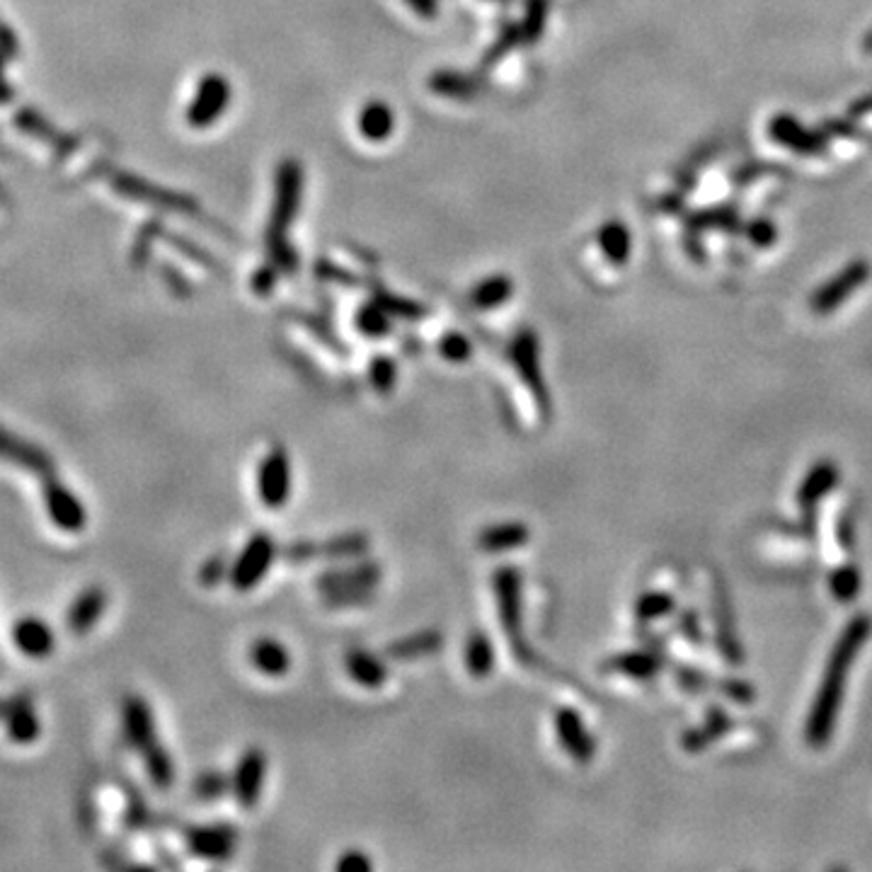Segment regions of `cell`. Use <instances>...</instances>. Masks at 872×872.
Here are the masks:
<instances>
[{"mask_svg":"<svg viewBox=\"0 0 872 872\" xmlns=\"http://www.w3.org/2000/svg\"><path fill=\"white\" fill-rule=\"evenodd\" d=\"M839 538H841V545H843V550H851L853 548V524L848 519H843L841 521V526H839Z\"/></svg>","mask_w":872,"mask_h":872,"instance_id":"e575fe53","label":"cell"},{"mask_svg":"<svg viewBox=\"0 0 872 872\" xmlns=\"http://www.w3.org/2000/svg\"><path fill=\"white\" fill-rule=\"evenodd\" d=\"M42 483L44 504H47L51 524L66 533L83 531L85 524H88V512H85L83 502L56 478V473L49 475V478H42Z\"/></svg>","mask_w":872,"mask_h":872,"instance_id":"52a82bcc","label":"cell"},{"mask_svg":"<svg viewBox=\"0 0 872 872\" xmlns=\"http://www.w3.org/2000/svg\"><path fill=\"white\" fill-rule=\"evenodd\" d=\"M492 592H495L497 616L502 630L519 657H526L524 635V582L516 567H497L492 575Z\"/></svg>","mask_w":872,"mask_h":872,"instance_id":"3957f363","label":"cell"},{"mask_svg":"<svg viewBox=\"0 0 872 872\" xmlns=\"http://www.w3.org/2000/svg\"><path fill=\"white\" fill-rule=\"evenodd\" d=\"M872 633V618L868 613H858L846 628L841 630L839 640H836L834 650L829 654V662L822 674V684H819L817 696L810 708L805 722V742L812 749H822L829 744L831 734L836 730V720H839V710L843 703V693H846V676L856 664L860 650L865 647Z\"/></svg>","mask_w":872,"mask_h":872,"instance_id":"6da1fadb","label":"cell"},{"mask_svg":"<svg viewBox=\"0 0 872 872\" xmlns=\"http://www.w3.org/2000/svg\"><path fill=\"white\" fill-rule=\"evenodd\" d=\"M294 468L284 446H272L257 468V497L269 512H279L291 497Z\"/></svg>","mask_w":872,"mask_h":872,"instance_id":"5b68a950","label":"cell"},{"mask_svg":"<svg viewBox=\"0 0 872 872\" xmlns=\"http://www.w3.org/2000/svg\"><path fill=\"white\" fill-rule=\"evenodd\" d=\"M315 555H320V543L313 541H296L289 548H284V558L296 562V565H303V562L315 558Z\"/></svg>","mask_w":872,"mask_h":872,"instance_id":"4dcf8cb0","label":"cell"},{"mask_svg":"<svg viewBox=\"0 0 872 872\" xmlns=\"http://www.w3.org/2000/svg\"><path fill=\"white\" fill-rule=\"evenodd\" d=\"M497 650L485 630H473L463 645V667L473 679H487L495 671Z\"/></svg>","mask_w":872,"mask_h":872,"instance_id":"ffe728a7","label":"cell"},{"mask_svg":"<svg viewBox=\"0 0 872 872\" xmlns=\"http://www.w3.org/2000/svg\"><path fill=\"white\" fill-rule=\"evenodd\" d=\"M335 870L337 872H369V870H374V860L366 856L364 851L352 848V851H344L342 856L337 858Z\"/></svg>","mask_w":872,"mask_h":872,"instance_id":"f1b7e54d","label":"cell"},{"mask_svg":"<svg viewBox=\"0 0 872 872\" xmlns=\"http://www.w3.org/2000/svg\"><path fill=\"white\" fill-rule=\"evenodd\" d=\"M371 550V541L366 533L361 531H347L337 533V536L327 538L320 543V558H327L332 562H349V560H361Z\"/></svg>","mask_w":872,"mask_h":872,"instance_id":"7402d4cb","label":"cell"},{"mask_svg":"<svg viewBox=\"0 0 872 872\" xmlns=\"http://www.w3.org/2000/svg\"><path fill=\"white\" fill-rule=\"evenodd\" d=\"M267 778V754L262 749L250 747L243 751L231 776V795L243 810H255L262 797Z\"/></svg>","mask_w":872,"mask_h":872,"instance_id":"8992f818","label":"cell"},{"mask_svg":"<svg viewBox=\"0 0 872 872\" xmlns=\"http://www.w3.org/2000/svg\"><path fill=\"white\" fill-rule=\"evenodd\" d=\"M676 601L674 596L667 592H659V589H652V592H645L642 596H638V601H635V618H638V623H652L659 621V618L669 616V613H674Z\"/></svg>","mask_w":872,"mask_h":872,"instance_id":"d4e9b609","label":"cell"},{"mask_svg":"<svg viewBox=\"0 0 872 872\" xmlns=\"http://www.w3.org/2000/svg\"><path fill=\"white\" fill-rule=\"evenodd\" d=\"M553 727L560 747L567 751V756L572 761L579 763V766H587V763L594 761L596 742L592 732H589L587 722L582 720V715L575 708H567L565 705V708L555 710Z\"/></svg>","mask_w":872,"mask_h":872,"instance_id":"9c48e42d","label":"cell"},{"mask_svg":"<svg viewBox=\"0 0 872 872\" xmlns=\"http://www.w3.org/2000/svg\"><path fill=\"white\" fill-rule=\"evenodd\" d=\"M13 701H15V696L13 698H0V722H5V717H8L10 708H13Z\"/></svg>","mask_w":872,"mask_h":872,"instance_id":"d590c367","label":"cell"},{"mask_svg":"<svg viewBox=\"0 0 872 872\" xmlns=\"http://www.w3.org/2000/svg\"><path fill=\"white\" fill-rule=\"evenodd\" d=\"M274 558H277V541H274V536H269L265 531L255 533L245 543V548L240 550L238 558L233 560L228 584L238 594L252 592V589L260 587L262 579L272 570Z\"/></svg>","mask_w":872,"mask_h":872,"instance_id":"277c9868","label":"cell"},{"mask_svg":"<svg viewBox=\"0 0 872 872\" xmlns=\"http://www.w3.org/2000/svg\"><path fill=\"white\" fill-rule=\"evenodd\" d=\"M393 364L390 361H378L376 369H374V386L378 393H390V386H393Z\"/></svg>","mask_w":872,"mask_h":872,"instance_id":"d6a6232c","label":"cell"},{"mask_svg":"<svg viewBox=\"0 0 872 872\" xmlns=\"http://www.w3.org/2000/svg\"><path fill=\"white\" fill-rule=\"evenodd\" d=\"M720 688H722V693H725V696L730 698L732 703L749 705L751 701H754V688H751L749 684H744V681H739V679L722 681Z\"/></svg>","mask_w":872,"mask_h":872,"instance_id":"f546056e","label":"cell"},{"mask_svg":"<svg viewBox=\"0 0 872 872\" xmlns=\"http://www.w3.org/2000/svg\"><path fill=\"white\" fill-rule=\"evenodd\" d=\"M250 664L260 671L262 676L269 679H281V676L289 674L291 669V654L274 638H260L250 645L248 650Z\"/></svg>","mask_w":872,"mask_h":872,"instance_id":"d6986e66","label":"cell"},{"mask_svg":"<svg viewBox=\"0 0 872 872\" xmlns=\"http://www.w3.org/2000/svg\"><path fill=\"white\" fill-rule=\"evenodd\" d=\"M681 633L691 642H701V625H698L693 611H686L684 618H681Z\"/></svg>","mask_w":872,"mask_h":872,"instance_id":"836d02e7","label":"cell"},{"mask_svg":"<svg viewBox=\"0 0 872 872\" xmlns=\"http://www.w3.org/2000/svg\"><path fill=\"white\" fill-rule=\"evenodd\" d=\"M192 793L199 802H218L231 793V776L221 771H204L194 778Z\"/></svg>","mask_w":872,"mask_h":872,"instance_id":"484cf974","label":"cell"},{"mask_svg":"<svg viewBox=\"0 0 872 872\" xmlns=\"http://www.w3.org/2000/svg\"><path fill=\"white\" fill-rule=\"evenodd\" d=\"M727 730H730V717H727V713L720 708V705H713V708L708 710V715H705L703 725L693 727V730H688L684 734L681 747L691 751V754L693 751H703L708 744H713L715 739H720Z\"/></svg>","mask_w":872,"mask_h":872,"instance_id":"603a6c76","label":"cell"},{"mask_svg":"<svg viewBox=\"0 0 872 872\" xmlns=\"http://www.w3.org/2000/svg\"><path fill=\"white\" fill-rule=\"evenodd\" d=\"M143 766H146L148 778H151L156 788H170L172 780H175V763H172L168 749L160 742L143 751Z\"/></svg>","mask_w":872,"mask_h":872,"instance_id":"cb8c5ba5","label":"cell"},{"mask_svg":"<svg viewBox=\"0 0 872 872\" xmlns=\"http://www.w3.org/2000/svg\"><path fill=\"white\" fill-rule=\"evenodd\" d=\"M0 458L15 463L17 468L30 470L37 478H49V475L56 473V463L49 451L32 444V441L22 439V436L8 432L5 427H0Z\"/></svg>","mask_w":872,"mask_h":872,"instance_id":"8fae6325","label":"cell"},{"mask_svg":"<svg viewBox=\"0 0 872 872\" xmlns=\"http://www.w3.org/2000/svg\"><path fill=\"white\" fill-rule=\"evenodd\" d=\"M13 642L20 652H25L27 657L42 659L49 657L56 647L54 630L49 628L42 618L25 616L13 625Z\"/></svg>","mask_w":872,"mask_h":872,"instance_id":"9a60e30c","label":"cell"},{"mask_svg":"<svg viewBox=\"0 0 872 872\" xmlns=\"http://www.w3.org/2000/svg\"><path fill=\"white\" fill-rule=\"evenodd\" d=\"M441 647H444V633L436 628H424L390 642L386 647V657L393 662H415V659L432 657Z\"/></svg>","mask_w":872,"mask_h":872,"instance_id":"e0dca14e","label":"cell"},{"mask_svg":"<svg viewBox=\"0 0 872 872\" xmlns=\"http://www.w3.org/2000/svg\"><path fill=\"white\" fill-rule=\"evenodd\" d=\"M228 577H231V565H228V560L223 555H211L199 567V582L204 587H218Z\"/></svg>","mask_w":872,"mask_h":872,"instance_id":"83f0119b","label":"cell"},{"mask_svg":"<svg viewBox=\"0 0 872 872\" xmlns=\"http://www.w3.org/2000/svg\"><path fill=\"white\" fill-rule=\"evenodd\" d=\"M601 669L616 671V674H623L635 681H650L659 674V669H662V659L652 652L633 650V652L613 654L611 659H606Z\"/></svg>","mask_w":872,"mask_h":872,"instance_id":"44dd1931","label":"cell"},{"mask_svg":"<svg viewBox=\"0 0 872 872\" xmlns=\"http://www.w3.org/2000/svg\"><path fill=\"white\" fill-rule=\"evenodd\" d=\"M529 541H531V529L526 524H521V521L492 524V526H485V529L478 533V548L490 555L512 553V550L524 548Z\"/></svg>","mask_w":872,"mask_h":872,"instance_id":"2e32d148","label":"cell"},{"mask_svg":"<svg viewBox=\"0 0 872 872\" xmlns=\"http://www.w3.org/2000/svg\"><path fill=\"white\" fill-rule=\"evenodd\" d=\"M122 730H124L126 744H129L131 749L141 751V754L158 742L156 720H153V710L151 705L146 703V698L136 696V693H131V696L124 698Z\"/></svg>","mask_w":872,"mask_h":872,"instance_id":"7c38bea8","label":"cell"},{"mask_svg":"<svg viewBox=\"0 0 872 872\" xmlns=\"http://www.w3.org/2000/svg\"><path fill=\"white\" fill-rule=\"evenodd\" d=\"M344 671L354 684L366 688V691H378L390 679L388 664L366 647H352L344 654Z\"/></svg>","mask_w":872,"mask_h":872,"instance_id":"4fadbf2b","label":"cell"},{"mask_svg":"<svg viewBox=\"0 0 872 872\" xmlns=\"http://www.w3.org/2000/svg\"><path fill=\"white\" fill-rule=\"evenodd\" d=\"M185 846L194 858L226 863L238 846V831L228 824H199L185 831Z\"/></svg>","mask_w":872,"mask_h":872,"instance_id":"ba28073f","label":"cell"},{"mask_svg":"<svg viewBox=\"0 0 872 872\" xmlns=\"http://www.w3.org/2000/svg\"><path fill=\"white\" fill-rule=\"evenodd\" d=\"M5 732L13 744H32L42 732V722L34 713V703L30 693H17L13 708L5 717Z\"/></svg>","mask_w":872,"mask_h":872,"instance_id":"ac0fdd59","label":"cell"},{"mask_svg":"<svg viewBox=\"0 0 872 872\" xmlns=\"http://www.w3.org/2000/svg\"><path fill=\"white\" fill-rule=\"evenodd\" d=\"M829 592L841 601V604H851L860 594V572L853 562L836 567L829 575Z\"/></svg>","mask_w":872,"mask_h":872,"instance_id":"4316f807","label":"cell"},{"mask_svg":"<svg viewBox=\"0 0 872 872\" xmlns=\"http://www.w3.org/2000/svg\"><path fill=\"white\" fill-rule=\"evenodd\" d=\"M676 681H679L681 686L686 688V691H705V688H708V679H705V674H701V671L698 669H691V667H681L679 671H676Z\"/></svg>","mask_w":872,"mask_h":872,"instance_id":"1f68e13d","label":"cell"},{"mask_svg":"<svg viewBox=\"0 0 872 872\" xmlns=\"http://www.w3.org/2000/svg\"><path fill=\"white\" fill-rule=\"evenodd\" d=\"M107 608V592L102 587H88L83 589L76 599H73L71 608H68V616H66V625L71 633L76 635H85L90 633V630L95 628L97 621L102 618V613H105Z\"/></svg>","mask_w":872,"mask_h":872,"instance_id":"5bb4252c","label":"cell"},{"mask_svg":"<svg viewBox=\"0 0 872 872\" xmlns=\"http://www.w3.org/2000/svg\"><path fill=\"white\" fill-rule=\"evenodd\" d=\"M383 570L374 560H361L349 567L327 570L315 579V587L323 594L325 606L330 608H354L364 606L374 599L376 584L381 582Z\"/></svg>","mask_w":872,"mask_h":872,"instance_id":"7a4b0ae2","label":"cell"},{"mask_svg":"<svg viewBox=\"0 0 872 872\" xmlns=\"http://www.w3.org/2000/svg\"><path fill=\"white\" fill-rule=\"evenodd\" d=\"M839 478V466L834 461H817L802 478L800 490H797V507L802 512V524H805L807 533H812V519L817 514V504L839 485Z\"/></svg>","mask_w":872,"mask_h":872,"instance_id":"30bf717a","label":"cell"}]
</instances>
